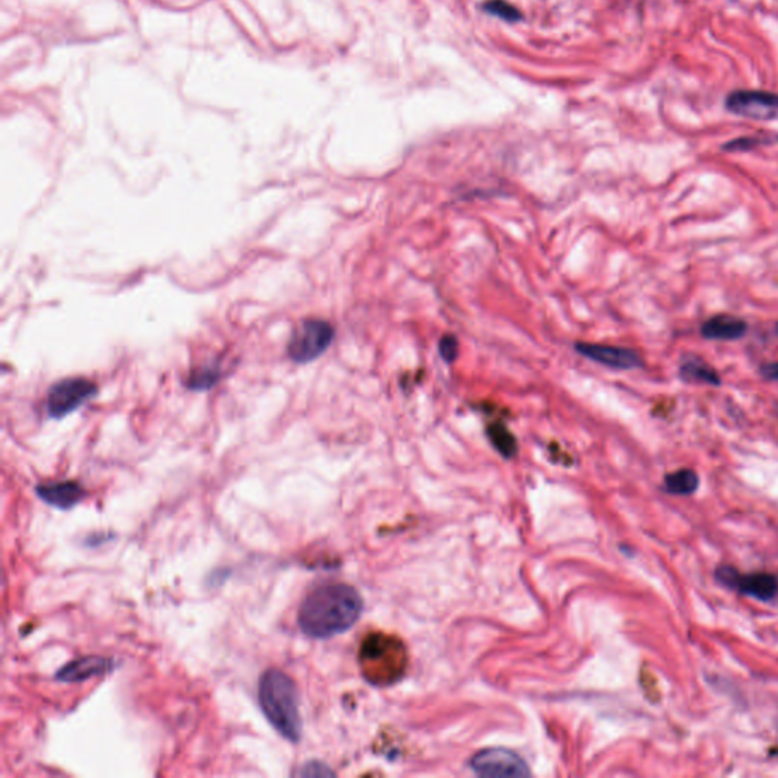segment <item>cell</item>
<instances>
[{"label":"cell","mask_w":778,"mask_h":778,"mask_svg":"<svg viewBox=\"0 0 778 778\" xmlns=\"http://www.w3.org/2000/svg\"><path fill=\"white\" fill-rule=\"evenodd\" d=\"M364 610L355 587L341 582L318 585L301 602L298 627L312 639H330L351 628Z\"/></svg>","instance_id":"cell-1"},{"label":"cell","mask_w":778,"mask_h":778,"mask_svg":"<svg viewBox=\"0 0 778 778\" xmlns=\"http://www.w3.org/2000/svg\"><path fill=\"white\" fill-rule=\"evenodd\" d=\"M258 705L277 733L286 741L301 739L300 695L288 674L268 669L258 680Z\"/></svg>","instance_id":"cell-2"},{"label":"cell","mask_w":778,"mask_h":778,"mask_svg":"<svg viewBox=\"0 0 778 778\" xmlns=\"http://www.w3.org/2000/svg\"><path fill=\"white\" fill-rule=\"evenodd\" d=\"M335 328L324 320H304L290 336L288 355L297 364L318 359L332 345Z\"/></svg>","instance_id":"cell-3"},{"label":"cell","mask_w":778,"mask_h":778,"mask_svg":"<svg viewBox=\"0 0 778 778\" xmlns=\"http://www.w3.org/2000/svg\"><path fill=\"white\" fill-rule=\"evenodd\" d=\"M97 394V387L84 377H67L57 381L48 392L46 408L52 419H63L80 409Z\"/></svg>","instance_id":"cell-4"},{"label":"cell","mask_w":778,"mask_h":778,"mask_svg":"<svg viewBox=\"0 0 778 778\" xmlns=\"http://www.w3.org/2000/svg\"><path fill=\"white\" fill-rule=\"evenodd\" d=\"M725 110L739 118L773 122L778 120V93L735 90L725 97Z\"/></svg>","instance_id":"cell-5"},{"label":"cell","mask_w":778,"mask_h":778,"mask_svg":"<svg viewBox=\"0 0 778 778\" xmlns=\"http://www.w3.org/2000/svg\"><path fill=\"white\" fill-rule=\"evenodd\" d=\"M470 767L481 777L517 778L529 775V767L525 760L505 748H489L479 751L473 757Z\"/></svg>","instance_id":"cell-6"},{"label":"cell","mask_w":778,"mask_h":778,"mask_svg":"<svg viewBox=\"0 0 778 778\" xmlns=\"http://www.w3.org/2000/svg\"><path fill=\"white\" fill-rule=\"evenodd\" d=\"M574 349L581 355L589 358L596 364L608 366L612 370H635L644 366L642 356L631 349L625 347H612V345H602V343H578Z\"/></svg>","instance_id":"cell-7"},{"label":"cell","mask_w":778,"mask_h":778,"mask_svg":"<svg viewBox=\"0 0 778 778\" xmlns=\"http://www.w3.org/2000/svg\"><path fill=\"white\" fill-rule=\"evenodd\" d=\"M35 493L44 504L63 511L72 510L86 497V491L75 481H52V482L40 483L35 487Z\"/></svg>","instance_id":"cell-8"},{"label":"cell","mask_w":778,"mask_h":778,"mask_svg":"<svg viewBox=\"0 0 778 778\" xmlns=\"http://www.w3.org/2000/svg\"><path fill=\"white\" fill-rule=\"evenodd\" d=\"M114 669L113 659L107 657H99V655H89V657H81L76 660H72L67 665L63 666L57 674L55 678L61 682H86L93 676L104 675Z\"/></svg>","instance_id":"cell-9"},{"label":"cell","mask_w":778,"mask_h":778,"mask_svg":"<svg viewBox=\"0 0 778 778\" xmlns=\"http://www.w3.org/2000/svg\"><path fill=\"white\" fill-rule=\"evenodd\" d=\"M748 332V322L742 318L720 313L709 318L701 326L703 338L709 341H737L743 338Z\"/></svg>","instance_id":"cell-10"},{"label":"cell","mask_w":778,"mask_h":778,"mask_svg":"<svg viewBox=\"0 0 778 778\" xmlns=\"http://www.w3.org/2000/svg\"><path fill=\"white\" fill-rule=\"evenodd\" d=\"M680 379L684 383H695V385H710V387H720L722 379L716 368L710 366L707 360L697 355H684L680 362Z\"/></svg>","instance_id":"cell-11"},{"label":"cell","mask_w":778,"mask_h":778,"mask_svg":"<svg viewBox=\"0 0 778 778\" xmlns=\"http://www.w3.org/2000/svg\"><path fill=\"white\" fill-rule=\"evenodd\" d=\"M736 590L742 591L743 595H750L757 599L767 601L777 595L778 581L774 574H754L741 576L736 581Z\"/></svg>","instance_id":"cell-12"},{"label":"cell","mask_w":778,"mask_h":778,"mask_svg":"<svg viewBox=\"0 0 778 778\" xmlns=\"http://www.w3.org/2000/svg\"><path fill=\"white\" fill-rule=\"evenodd\" d=\"M698 474L690 468H682V470L669 473L665 479L666 489L672 494L687 496V494L695 493L698 489Z\"/></svg>","instance_id":"cell-13"},{"label":"cell","mask_w":778,"mask_h":778,"mask_svg":"<svg viewBox=\"0 0 778 778\" xmlns=\"http://www.w3.org/2000/svg\"><path fill=\"white\" fill-rule=\"evenodd\" d=\"M778 135H748V137H737V139L730 140L722 145V150L727 152H745V150H752L759 146L773 145L777 143Z\"/></svg>","instance_id":"cell-14"},{"label":"cell","mask_w":778,"mask_h":778,"mask_svg":"<svg viewBox=\"0 0 778 778\" xmlns=\"http://www.w3.org/2000/svg\"><path fill=\"white\" fill-rule=\"evenodd\" d=\"M483 10L489 14L504 19L506 22H517L521 19L520 12L506 0H487L483 4Z\"/></svg>","instance_id":"cell-15"},{"label":"cell","mask_w":778,"mask_h":778,"mask_svg":"<svg viewBox=\"0 0 778 778\" xmlns=\"http://www.w3.org/2000/svg\"><path fill=\"white\" fill-rule=\"evenodd\" d=\"M218 377H220V374H218V368L205 366L203 370L192 373V376L189 379L188 385L190 388H194V389H205V388H210L212 385H215Z\"/></svg>","instance_id":"cell-16"},{"label":"cell","mask_w":778,"mask_h":778,"mask_svg":"<svg viewBox=\"0 0 778 778\" xmlns=\"http://www.w3.org/2000/svg\"><path fill=\"white\" fill-rule=\"evenodd\" d=\"M489 434H491V440L494 441V444L497 446V449L502 453H505V455H512L514 453V438L511 436L508 430L505 429V428H499V426H493Z\"/></svg>","instance_id":"cell-17"},{"label":"cell","mask_w":778,"mask_h":778,"mask_svg":"<svg viewBox=\"0 0 778 778\" xmlns=\"http://www.w3.org/2000/svg\"><path fill=\"white\" fill-rule=\"evenodd\" d=\"M296 775H298V777H332V775H335V773L327 765L313 760V762L304 763L297 771Z\"/></svg>","instance_id":"cell-18"},{"label":"cell","mask_w":778,"mask_h":778,"mask_svg":"<svg viewBox=\"0 0 778 778\" xmlns=\"http://www.w3.org/2000/svg\"><path fill=\"white\" fill-rule=\"evenodd\" d=\"M440 355L446 362H453L458 358V339L451 335L443 336L440 341Z\"/></svg>","instance_id":"cell-19"},{"label":"cell","mask_w":778,"mask_h":778,"mask_svg":"<svg viewBox=\"0 0 778 778\" xmlns=\"http://www.w3.org/2000/svg\"><path fill=\"white\" fill-rule=\"evenodd\" d=\"M760 376L765 381H778V362L765 364V366H760Z\"/></svg>","instance_id":"cell-20"},{"label":"cell","mask_w":778,"mask_h":778,"mask_svg":"<svg viewBox=\"0 0 778 778\" xmlns=\"http://www.w3.org/2000/svg\"><path fill=\"white\" fill-rule=\"evenodd\" d=\"M775 335L778 336V322L775 324Z\"/></svg>","instance_id":"cell-21"}]
</instances>
